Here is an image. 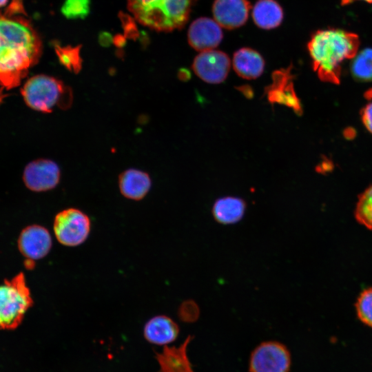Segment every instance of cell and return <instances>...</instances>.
I'll return each mask as SVG.
<instances>
[{"label":"cell","instance_id":"cell-1","mask_svg":"<svg viewBox=\"0 0 372 372\" xmlns=\"http://www.w3.org/2000/svg\"><path fill=\"white\" fill-rule=\"evenodd\" d=\"M21 14L8 8L0 12V85L7 90L19 85L41 55L39 34Z\"/></svg>","mask_w":372,"mask_h":372},{"label":"cell","instance_id":"cell-2","mask_svg":"<svg viewBox=\"0 0 372 372\" xmlns=\"http://www.w3.org/2000/svg\"><path fill=\"white\" fill-rule=\"evenodd\" d=\"M360 41L353 33L335 28L318 30L307 44L313 68L323 81L339 83L344 61L357 54Z\"/></svg>","mask_w":372,"mask_h":372},{"label":"cell","instance_id":"cell-3","mask_svg":"<svg viewBox=\"0 0 372 372\" xmlns=\"http://www.w3.org/2000/svg\"><path fill=\"white\" fill-rule=\"evenodd\" d=\"M192 0H127V8L142 25L161 32L181 28L187 21Z\"/></svg>","mask_w":372,"mask_h":372},{"label":"cell","instance_id":"cell-4","mask_svg":"<svg viewBox=\"0 0 372 372\" xmlns=\"http://www.w3.org/2000/svg\"><path fill=\"white\" fill-rule=\"evenodd\" d=\"M23 99L30 108L44 113L54 107L68 110L73 102L72 89L61 80L45 74L32 76L21 89Z\"/></svg>","mask_w":372,"mask_h":372},{"label":"cell","instance_id":"cell-5","mask_svg":"<svg viewBox=\"0 0 372 372\" xmlns=\"http://www.w3.org/2000/svg\"><path fill=\"white\" fill-rule=\"evenodd\" d=\"M32 305L33 300L23 273L6 280L0 285V329H16Z\"/></svg>","mask_w":372,"mask_h":372},{"label":"cell","instance_id":"cell-6","mask_svg":"<svg viewBox=\"0 0 372 372\" xmlns=\"http://www.w3.org/2000/svg\"><path fill=\"white\" fill-rule=\"evenodd\" d=\"M53 225L57 240L68 247L78 246L84 242L91 227L89 217L76 208H68L59 212Z\"/></svg>","mask_w":372,"mask_h":372},{"label":"cell","instance_id":"cell-7","mask_svg":"<svg viewBox=\"0 0 372 372\" xmlns=\"http://www.w3.org/2000/svg\"><path fill=\"white\" fill-rule=\"evenodd\" d=\"M291 354L287 347L277 341H266L251 352L249 362V372H289Z\"/></svg>","mask_w":372,"mask_h":372},{"label":"cell","instance_id":"cell-8","mask_svg":"<svg viewBox=\"0 0 372 372\" xmlns=\"http://www.w3.org/2000/svg\"><path fill=\"white\" fill-rule=\"evenodd\" d=\"M231 61L222 51L209 50L200 52L194 59L192 68L203 81L217 84L225 80L229 72Z\"/></svg>","mask_w":372,"mask_h":372},{"label":"cell","instance_id":"cell-9","mask_svg":"<svg viewBox=\"0 0 372 372\" xmlns=\"http://www.w3.org/2000/svg\"><path fill=\"white\" fill-rule=\"evenodd\" d=\"M61 171L58 165L49 159H37L24 169L23 179L25 186L33 192H45L54 188L59 183Z\"/></svg>","mask_w":372,"mask_h":372},{"label":"cell","instance_id":"cell-10","mask_svg":"<svg viewBox=\"0 0 372 372\" xmlns=\"http://www.w3.org/2000/svg\"><path fill=\"white\" fill-rule=\"evenodd\" d=\"M52 245L50 232L44 227L34 225L24 228L18 240V247L21 254L29 260H39L45 257Z\"/></svg>","mask_w":372,"mask_h":372},{"label":"cell","instance_id":"cell-11","mask_svg":"<svg viewBox=\"0 0 372 372\" xmlns=\"http://www.w3.org/2000/svg\"><path fill=\"white\" fill-rule=\"evenodd\" d=\"M187 38L189 45L196 50L205 51L216 48L223 39L220 25L207 17H200L190 25Z\"/></svg>","mask_w":372,"mask_h":372},{"label":"cell","instance_id":"cell-12","mask_svg":"<svg viewBox=\"0 0 372 372\" xmlns=\"http://www.w3.org/2000/svg\"><path fill=\"white\" fill-rule=\"evenodd\" d=\"M250 8L247 0H215L212 12L220 27L234 29L245 23Z\"/></svg>","mask_w":372,"mask_h":372},{"label":"cell","instance_id":"cell-13","mask_svg":"<svg viewBox=\"0 0 372 372\" xmlns=\"http://www.w3.org/2000/svg\"><path fill=\"white\" fill-rule=\"evenodd\" d=\"M291 67L276 70L272 74V83L267 87V97L272 103L287 105L296 112H300L301 107L293 85Z\"/></svg>","mask_w":372,"mask_h":372},{"label":"cell","instance_id":"cell-14","mask_svg":"<svg viewBox=\"0 0 372 372\" xmlns=\"http://www.w3.org/2000/svg\"><path fill=\"white\" fill-rule=\"evenodd\" d=\"M192 339V335H188L178 347L165 345L161 352H155L159 372H194L187 355V347Z\"/></svg>","mask_w":372,"mask_h":372},{"label":"cell","instance_id":"cell-15","mask_svg":"<svg viewBox=\"0 0 372 372\" xmlns=\"http://www.w3.org/2000/svg\"><path fill=\"white\" fill-rule=\"evenodd\" d=\"M179 327L176 322L166 316H156L145 324L143 335L149 343L167 345L177 338Z\"/></svg>","mask_w":372,"mask_h":372},{"label":"cell","instance_id":"cell-16","mask_svg":"<svg viewBox=\"0 0 372 372\" xmlns=\"http://www.w3.org/2000/svg\"><path fill=\"white\" fill-rule=\"evenodd\" d=\"M152 180L149 175L141 170L129 169L118 177V187L121 194L129 199L140 200L148 193Z\"/></svg>","mask_w":372,"mask_h":372},{"label":"cell","instance_id":"cell-17","mask_svg":"<svg viewBox=\"0 0 372 372\" xmlns=\"http://www.w3.org/2000/svg\"><path fill=\"white\" fill-rule=\"evenodd\" d=\"M233 66L239 76L249 80L255 79L262 74L265 61L258 52L243 48L234 53Z\"/></svg>","mask_w":372,"mask_h":372},{"label":"cell","instance_id":"cell-18","mask_svg":"<svg viewBox=\"0 0 372 372\" xmlns=\"http://www.w3.org/2000/svg\"><path fill=\"white\" fill-rule=\"evenodd\" d=\"M246 203L240 198L226 196L217 199L212 207L214 218L223 225L240 221L245 212Z\"/></svg>","mask_w":372,"mask_h":372},{"label":"cell","instance_id":"cell-19","mask_svg":"<svg viewBox=\"0 0 372 372\" xmlns=\"http://www.w3.org/2000/svg\"><path fill=\"white\" fill-rule=\"evenodd\" d=\"M252 17L255 23L262 29L278 27L283 19L280 5L273 0H259L253 8Z\"/></svg>","mask_w":372,"mask_h":372},{"label":"cell","instance_id":"cell-20","mask_svg":"<svg viewBox=\"0 0 372 372\" xmlns=\"http://www.w3.org/2000/svg\"><path fill=\"white\" fill-rule=\"evenodd\" d=\"M353 77L361 81H372V48H365L353 57L351 65Z\"/></svg>","mask_w":372,"mask_h":372},{"label":"cell","instance_id":"cell-21","mask_svg":"<svg viewBox=\"0 0 372 372\" xmlns=\"http://www.w3.org/2000/svg\"><path fill=\"white\" fill-rule=\"evenodd\" d=\"M354 215L357 222L372 231V184L359 196Z\"/></svg>","mask_w":372,"mask_h":372},{"label":"cell","instance_id":"cell-22","mask_svg":"<svg viewBox=\"0 0 372 372\" xmlns=\"http://www.w3.org/2000/svg\"><path fill=\"white\" fill-rule=\"evenodd\" d=\"M55 51L60 63L69 71L75 74L79 72L82 68V59L80 56V47H61L56 45Z\"/></svg>","mask_w":372,"mask_h":372},{"label":"cell","instance_id":"cell-23","mask_svg":"<svg viewBox=\"0 0 372 372\" xmlns=\"http://www.w3.org/2000/svg\"><path fill=\"white\" fill-rule=\"evenodd\" d=\"M355 309L359 319L372 327V288L361 292L357 299Z\"/></svg>","mask_w":372,"mask_h":372},{"label":"cell","instance_id":"cell-24","mask_svg":"<svg viewBox=\"0 0 372 372\" xmlns=\"http://www.w3.org/2000/svg\"><path fill=\"white\" fill-rule=\"evenodd\" d=\"M90 0H65L61 12L68 19H83L90 12Z\"/></svg>","mask_w":372,"mask_h":372},{"label":"cell","instance_id":"cell-25","mask_svg":"<svg viewBox=\"0 0 372 372\" xmlns=\"http://www.w3.org/2000/svg\"><path fill=\"white\" fill-rule=\"evenodd\" d=\"M200 314L199 307L192 300L184 302L179 309L180 319L186 322H193L197 320Z\"/></svg>","mask_w":372,"mask_h":372},{"label":"cell","instance_id":"cell-26","mask_svg":"<svg viewBox=\"0 0 372 372\" xmlns=\"http://www.w3.org/2000/svg\"><path fill=\"white\" fill-rule=\"evenodd\" d=\"M361 118L366 130L372 134V101L362 110Z\"/></svg>","mask_w":372,"mask_h":372},{"label":"cell","instance_id":"cell-27","mask_svg":"<svg viewBox=\"0 0 372 372\" xmlns=\"http://www.w3.org/2000/svg\"><path fill=\"white\" fill-rule=\"evenodd\" d=\"M355 1H364L366 2L372 3V0H342V3L343 5H347Z\"/></svg>","mask_w":372,"mask_h":372},{"label":"cell","instance_id":"cell-28","mask_svg":"<svg viewBox=\"0 0 372 372\" xmlns=\"http://www.w3.org/2000/svg\"><path fill=\"white\" fill-rule=\"evenodd\" d=\"M8 0H0V8L5 6Z\"/></svg>","mask_w":372,"mask_h":372}]
</instances>
